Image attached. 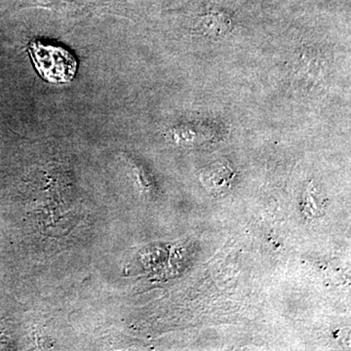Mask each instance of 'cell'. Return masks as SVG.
I'll use <instances>...</instances> for the list:
<instances>
[{"instance_id": "6da1fadb", "label": "cell", "mask_w": 351, "mask_h": 351, "mask_svg": "<svg viewBox=\"0 0 351 351\" xmlns=\"http://www.w3.org/2000/svg\"><path fill=\"white\" fill-rule=\"evenodd\" d=\"M29 53L39 75L47 82L60 84L75 77L77 62L64 48L34 41L29 45Z\"/></svg>"}]
</instances>
